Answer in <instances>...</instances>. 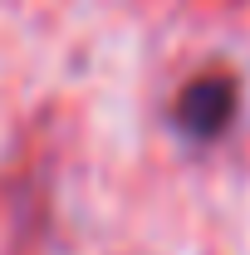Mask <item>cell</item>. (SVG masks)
Returning a JSON list of instances; mask_svg holds the SVG:
<instances>
[{"label": "cell", "instance_id": "cell-1", "mask_svg": "<svg viewBox=\"0 0 250 255\" xmlns=\"http://www.w3.org/2000/svg\"><path fill=\"white\" fill-rule=\"evenodd\" d=\"M236 103H241V84L231 74H196L172 103V128L196 147L221 142L236 123Z\"/></svg>", "mask_w": 250, "mask_h": 255}]
</instances>
